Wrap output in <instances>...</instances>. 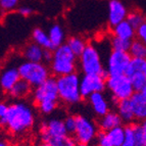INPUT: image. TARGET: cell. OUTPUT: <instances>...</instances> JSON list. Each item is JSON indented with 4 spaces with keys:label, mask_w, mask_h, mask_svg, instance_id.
I'll return each mask as SVG.
<instances>
[{
    "label": "cell",
    "mask_w": 146,
    "mask_h": 146,
    "mask_svg": "<svg viewBox=\"0 0 146 146\" xmlns=\"http://www.w3.org/2000/svg\"><path fill=\"white\" fill-rule=\"evenodd\" d=\"M34 123L35 115L30 105L21 101L9 104L4 128L10 133L15 135L25 134L34 126Z\"/></svg>",
    "instance_id": "1"
},
{
    "label": "cell",
    "mask_w": 146,
    "mask_h": 146,
    "mask_svg": "<svg viewBox=\"0 0 146 146\" xmlns=\"http://www.w3.org/2000/svg\"><path fill=\"white\" fill-rule=\"evenodd\" d=\"M33 102L43 115H50L57 108L59 102L57 81L50 77L43 84L35 88L32 93Z\"/></svg>",
    "instance_id": "2"
},
{
    "label": "cell",
    "mask_w": 146,
    "mask_h": 146,
    "mask_svg": "<svg viewBox=\"0 0 146 146\" xmlns=\"http://www.w3.org/2000/svg\"><path fill=\"white\" fill-rule=\"evenodd\" d=\"M77 56L66 43L53 50V59L50 63V72L57 77L76 73Z\"/></svg>",
    "instance_id": "3"
},
{
    "label": "cell",
    "mask_w": 146,
    "mask_h": 146,
    "mask_svg": "<svg viewBox=\"0 0 146 146\" xmlns=\"http://www.w3.org/2000/svg\"><path fill=\"white\" fill-rule=\"evenodd\" d=\"M58 97L61 102L68 105L77 104L83 99L80 92L81 78L77 73L56 78Z\"/></svg>",
    "instance_id": "4"
},
{
    "label": "cell",
    "mask_w": 146,
    "mask_h": 146,
    "mask_svg": "<svg viewBox=\"0 0 146 146\" xmlns=\"http://www.w3.org/2000/svg\"><path fill=\"white\" fill-rule=\"evenodd\" d=\"M21 79L27 81L33 88H36L43 84L48 78H50V68L44 62H32L24 61L17 66Z\"/></svg>",
    "instance_id": "5"
},
{
    "label": "cell",
    "mask_w": 146,
    "mask_h": 146,
    "mask_svg": "<svg viewBox=\"0 0 146 146\" xmlns=\"http://www.w3.org/2000/svg\"><path fill=\"white\" fill-rule=\"evenodd\" d=\"M79 64L84 75H101L107 77L99 51L92 44H88L86 46L84 52L79 57Z\"/></svg>",
    "instance_id": "6"
},
{
    "label": "cell",
    "mask_w": 146,
    "mask_h": 146,
    "mask_svg": "<svg viewBox=\"0 0 146 146\" xmlns=\"http://www.w3.org/2000/svg\"><path fill=\"white\" fill-rule=\"evenodd\" d=\"M106 88L111 93L112 101L115 104L119 100L130 99L135 93L131 80L127 75L107 76Z\"/></svg>",
    "instance_id": "7"
},
{
    "label": "cell",
    "mask_w": 146,
    "mask_h": 146,
    "mask_svg": "<svg viewBox=\"0 0 146 146\" xmlns=\"http://www.w3.org/2000/svg\"><path fill=\"white\" fill-rule=\"evenodd\" d=\"M98 132V126H96L92 119L81 115H77V129L74 134L77 143L89 145L96 139Z\"/></svg>",
    "instance_id": "8"
},
{
    "label": "cell",
    "mask_w": 146,
    "mask_h": 146,
    "mask_svg": "<svg viewBox=\"0 0 146 146\" xmlns=\"http://www.w3.org/2000/svg\"><path fill=\"white\" fill-rule=\"evenodd\" d=\"M132 57L129 52L111 50L107 59V76L126 75Z\"/></svg>",
    "instance_id": "9"
},
{
    "label": "cell",
    "mask_w": 146,
    "mask_h": 146,
    "mask_svg": "<svg viewBox=\"0 0 146 146\" xmlns=\"http://www.w3.org/2000/svg\"><path fill=\"white\" fill-rule=\"evenodd\" d=\"M106 76L84 75L80 81V92L83 99H87L91 94L103 92L106 88Z\"/></svg>",
    "instance_id": "10"
},
{
    "label": "cell",
    "mask_w": 146,
    "mask_h": 146,
    "mask_svg": "<svg viewBox=\"0 0 146 146\" xmlns=\"http://www.w3.org/2000/svg\"><path fill=\"white\" fill-rule=\"evenodd\" d=\"M66 135L68 134L64 127L63 119H57V117L50 119L47 122L42 123L40 127V137H41V141L43 142H48L52 138L63 137Z\"/></svg>",
    "instance_id": "11"
},
{
    "label": "cell",
    "mask_w": 146,
    "mask_h": 146,
    "mask_svg": "<svg viewBox=\"0 0 146 146\" xmlns=\"http://www.w3.org/2000/svg\"><path fill=\"white\" fill-rule=\"evenodd\" d=\"M128 9L121 0H110L108 3V23L110 27H115L123 21L127 20Z\"/></svg>",
    "instance_id": "12"
},
{
    "label": "cell",
    "mask_w": 146,
    "mask_h": 146,
    "mask_svg": "<svg viewBox=\"0 0 146 146\" xmlns=\"http://www.w3.org/2000/svg\"><path fill=\"white\" fill-rule=\"evenodd\" d=\"M20 80L21 76L19 73V68L13 66L5 68L0 73V89L8 94L11 88Z\"/></svg>",
    "instance_id": "13"
},
{
    "label": "cell",
    "mask_w": 146,
    "mask_h": 146,
    "mask_svg": "<svg viewBox=\"0 0 146 146\" xmlns=\"http://www.w3.org/2000/svg\"><path fill=\"white\" fill-rule=\"evenodd\" d=\"M91 108L97 117H102L110 111V103L103 92H96L87 98Z\"/></svg>",
    "instance_id": "14"
},
{
    "label": "cell",
    "mask_w": 146,
    "mask_h": 146,
    "mask_svg": "<svg viewBox=\"0 0 146 146\" xmlns=\"http://www.w3.org/2000/svg\"><path fill=\"white\" fill-rule=\"evenodd\" d=\"M135 121L143 122L146 119V96L141 92H135L130 98Z\"/></svg>",
    "instance_id": "15"
},
{
    "label": "cell",
    "mask_w": 146,
    "mask_h": 146,
    "mask_svg": "<svg viewBox=\"0 0 146 146\" xmlns=\"http://www.w3.org/2000/svg\"><path fill=\"white\" fill-rule=\"evenodd\" d=\"M122 125H123V121L119 117L117 110H110L106 115L99 117L97 126L100 131L107 132L110 131V130L113 129V128L122 126Z\"/></svg>",
    "instance_id": "16"
},
{
    "label": "cell",
    "mask_w": 146,
    "mask_h": 146,
    "mask_svg": "<svg viewBox=\"0 0 146 146\" xmlns=\"http://www.w3.org/2000/svg\"><path fill=\"white\" fill-rule=\"evenodd\" d=\"M112 35L117 38L125 40H130L133 41L136 37V30L132 27L128 21H123L119 24L115 25V27H112Z\"/></svg>",
    "instance_id": "17"
},
{
    "label": "cell",
    "mask_w": 146,
    "mask_h": 146,
    "mask_svg": "<svg viewBox=\"0 0 146 146\" xmlns=\"http://www.w3.org/2000/svg\"><path fill=\"white\" fill-rule=\"evenodd\" d=\"M43 50L44 49L35 42H30L23 49V56L27 61L43 62Z\"/></svg>",
    "instance_id": "18"
},
{
    "label": "cell",
    "mask_w": 146,
    "mask_h": 146,
    "mask_svg": "<svg viewBox=\"0 0 146 146\" xmlns=\"http://www.w3.org/2000/svg\"><path fill=\"white\" fill-rule=\"evenodd\" d=\"M115 105H117V112L119 113V117L122 119L123 123L127 125L133 124V122L135 121V115L130 99L119 100Z\"/></svg>",
    "instance_id": "19"
},
{
    "label": "cell",
    "mask_w": 146,
    "mask_h": 146,
    "mask_svg": "<svg viewBox=\"0 0 146 146\" xmlns=\"http://www.w3.org/2000/svg\"><path fill=\"white\" fill-rule=\"evenodd\" d=\"M33 93V87L28 83L27 81L21 79L13 87L11 88V90L8 92L11 98L15 99H23V98L29 97L30 95Z\"/></svg>",
    "instance_id": "20"
},
{
    "label": "cell",
    "mask_w": 146,
    "mask_h": 146,
    "mask_svg": "<svg viewBox=\"0 0 146 146\" xmlns=\"http://www.w3.org/2000/svg\"><path fill=\"white\" fill-rule=\"evenodd\" d=\"M48 36L50 41H51L53 50L57 48V47H59L60 45H62L64 43V40H66L64 30L58 24H54L50 27V29L48 31Z\"/></svg>",
    "instance_id": "21"
},
{
    "label": "cell",
    "mask_w": 146,
    "mask_h": 146,
    "mask_svg": "<svg viewBox=\"0 0 146 146\" xmlns=\"http://www.w3.org/2000/svg\"><path fill=\"white\" fill-rule=\"evenodd\" d=\"M32 40L43 49H51L53 50L51 41L49 39L48 33L44 31L41 28H35L32 32Z\"/></svg>",
    "instance_id": "22"
},
{
    "label": "cell",
    "mask_w": 146,
    "mask_h": 146,
    "mask_svg": "<svg viewBox=\"0 0 146 146\" xmlns=\"http://www.w3.org/2000/svg\"><path fill=\"white\" fill-rule=\"evenodd\" d=\"M66 44L68 45V47L72 49V51L75 53V55L77 57H80L81 54L83 53L85 50L86 46L88 44L85 41L84 38L79 36H72L66 40Z\"/></svg>",
    "instance_id": "23"
},
{
    "label": "cell",
    "mask_w": 146,
    "mask_h": 146,
    "mask_svg": "<svg viewBox=\"0 0 146 146\" xmlns=\"http://www.w3.org/2000/svg\"><path fill=\"white\" fill-rule=\"evenodd\" d=\"M106 134L111 142L112 146H121L125 140V136H126L125 127H123L122 125V126H119L117 128H113V129L107 131Z\"/></svg>",
    "instance_id": "24"
},
{
    "label": "cell",
    "mask_w": 146,
    "mask_h": 146,
    "mask_svg": "<svg viewBox=\"0 0 146 146\" xmlns=\"http://www.w3.org/2000/svg\"><path fill=\"white\" fill-rule=\"evenodd\" d=\"M146 72V59L132 57L129 68L127 70L126 75L130 77L135 73H145Z\"/></svg>",
    "instance_id": "25"
},
{
    "label": "cell",
    "mask_w": 146,
    "mask_h": 146,
    "mask_svg": "<svg viewBox=\"0 0 146 146\" xmlns=\"http://www.w3.org/2000/svg\"><path fill=\"white\" fill-rule=\"evenodd\" d=\"M129 53L131 57L146 59V45L138 39L133 40L131 43Z\"/></svg>",
    "instance_id": "26"
},
{
    "label": "cell",
    "mask_w": 146,
    "mask_h": 146,
    "mask_svg": "<svg viewBox=\"0 0 146 146\" xmlns=\"http://www.w3.org/2000/svg\"><path fill=\"white\" fill-rule=\"evenodd\" d=\"M132 41L130 40H125L117 38V37H112L110 39V46H111L112 50L115 51H124V52H129L130 47H131Z\"/></svg>",
    "instance_id": "27"
},
{
    "label": "cell",
    "mask_w": 146,
    "mask_h": 146,
    "mask_svg": "<svg viewBox=\"0 0 146 146\" xmlns=\"http://www.w3.org/2000/svg\"><path fill=\"white\" fill-rule=\"evenodd\" d=\"M132 82L135 92H141L144 86L146 85V75L145 73H135L129 77Z\"/></svg>",
    "instance_id": "28"
},
{
    "label": "cell",
    "mask_w": 146,
    "mask_h": 146,
    "mask_svg": "<svg viewBox=\"0 0 146 146\" xmlns=\"http://www.w3.org/2000/svg\"><path fill=\"white\" fill-rule=\"evenodd\" d=\"M127 21L130 23V25H131L132 27L136 30V29H138L143 23L146 22V19L140 11L134 10V11H131L128 13Z\"/></svg>",
    "instance_id": "29"
},
{
    "label": "cell",
    "mask_w": 146,
    "mask_h": 146,
    "mask_svg": "<svg viewBox=\"0 0 146 146\" xmlns=\"http://www.w3.org/2000/svg\"><path fill=\"white\" fill-rule=\"evenodd\" d=\"M47 143L51 144L52 146H76L77 141L71 135H66L63 137H57V138L50 139Z\"/></svg>",
    "instance_id": "30"
},
{
    "label": "cell",
    "mask_w": 146,
    "mask_h": 146,
    "mask_svg": "<svg viewBox=\"0 0 146 146\" xmlns=\"http://www.w3.org/2000/svg\"><path fill=\"white\" fill-rule=\"evenodd\" d=\"M133 126H134L135 146H146V135L144 134L141 126L137 124H133Z\"/></svg>",
    "instance_id": "31"
},
{
    "label": "cell",
    "mask_w": 146,
    "mask_h": 146,
    "mask_svg": "<svg viewBox=\"0 0 146 146\" xmlns=\"http://www.w3.org/2000/svg\"><path fill=\"white\" fill-rule=\"evenodd\" d=\"M63 123H64V127H66L68 134L73 136L77 129V115H66L63 119Z\"/></svg>",
    "instance_id": "32"
},
{
    "label": "cell",
    "mask_w": 146,
    "mask_h": 146,
    "mask_svg": "<svg viewBox=\"0 0 146 146\" xmlns=\"http://www.w3.org/2000/svg\"><path fill=\"white\" fill-rule=\"evenodd\" d=\"M126 136L125 140L121 146H135V138H134V126L133 124L127 125L125 127Z\"/></svg>",
    "instance_id": "33"
},
{
    "label": "cell",
    "mask_w": 146,
    "mask_h": 146,
    "mask_svg": "<svg viewBox=\"0 0 146 146\" xmlns=\"http://www.w3.org/2000/svg\"><path fill=\"white\" fill-rule=\"evenodd\" d=\"M95 140H96L97 146H112L111 142H110V140L107 137L106 132L104 131H100L99 130Z\"/></svg>",
    "instance_id": "34"
},
{
    "label": "cell",
    "mask_w": 146,
    "mask_h": 146,
    "mask_svg": "<svg viewBox=\"0 0 146 146\" xmlns=\"http://www.w3.org/2000/svg\"><path fill=\"white\" fill-rule=\"evenodd\" d=\"M19 0H0V8L4 11H9L17 8Z\"/></svg>",
    "instance_id": "35"
},
{
    "label": "cell",
    "mask_w": 146,
    "mask_h": 146,
    "mask_svg": "<svg viewBox=\"0 0 146 146\" xmlns=\"http://www.w3.org/2000/svg\"><path fill=\"white\" fill-rule=\"evenodd\" d=\"M9 104L5 101H0V126L4 128L5 126V117L7 115Z\"/></svg>",
    "instance_id": "36"
},
{
    "label": "cell",
    "mask_w": 146,
    "mask_h": 146,
    "mask_svg": "<svg viewBox=\"0 0 146 146\" xmlns=\"http://www.w3.org/2000/svg\"><path fill=\"white\" fill-rule=\"evenodd\" d=\"M136 38L146 45V22L136 29Z\"/></svg>",
    "instance_id": "37"
},
{
    "label": "cell",
    "mask_w": 146,
    "mask_h": 146,
    "mask_svg": "<svg viewBox=\"0 0 146 146\" xmlns=\"http://www.w3.org/2000/svg\"><path fill=\"white\" fill-rule=\"evenodd\" d=\"M17 12H19L22 17H28L34 13V9H33L32 7H30V6H22V7H20L19 9H17Z\"/></svg>",
    "instance_id": "38"
},
{
    "label": "cell",
    "mask_w": 146,
    "mask_h": 146,
    "mask_svg": "<svg viewBox=\"0 0 146 146\" xmlns=\"http://www.w3.org/2000/svg\"><path fill=\"white\" fill-rule=\"evenodd\" d=\"M53 59V50L51 49H44L43 50V62L51 63Z\"/></svg>",
    "instance_id": "39"
},
{
    "label": "cell",
    "mask_w": 146,
    "mask_h": 146,
    "mask_svg": "<svg viewBox=\"0 0 146 146\" xmlns=\"http://www.w3.org/2000/svg\"><path fill=\"white\" fill-rule=\"evenodd\" d=\"M141 128H142V130H143V132H144V134L146 135V119L145 121H143V122H141Z\"/></svg>",
    "instance_id": "40"
},
{
    "label": "cell",
    "mask_w": 146,
    "mask_h": 146,
    "mask_svg": "<svg viewBox=\"0 0 146 146\" xmlns=\"http://www.w3.org/2000/svg\"><path fill=\"white\" fill-rule=\"evenodd\" d=\"M36 146H52L51 144H49V143H47V142H43V141H41L40 143H38Z\"/></svg>",
    "instance_id": "41"
},
{
    "label": "cell",
    "mask_w": 146,
    "mask_h": 146,
    "mask_svg": "<svg viewBox=\"0 0 146 146\" xmlns=\"http://www.w3.org/2000/svg\"><path fill=\"white\" fill-rule=\"evenodd\" d=\"M0 146H9V145H8V144L6 143V142L1 141V140H0Z\"/></svg>",
    "instance_id": "42"
},
{
    "label": "cell",
    "mask_w": 146,
    "mask_h": 146,
    "mask_svg": "<svg viewBox=\"0 0 146 146\" xmlns=\"http://www.w3.org/2000/svg\"><path fill=\"white\" fill-rule=\"evenodd\" d=\"M141 93H142V94H143V95H145V96H146V85L144 86V88H143V89H142Z\"/></svg>",
    "instance_id": "43"
},
{
    "label": "cell",
    "mask_w": 146,
    "mask_h": 146,
    "mask_svg": "<svg viewBox=\"0 0 146 146\" xmlns=\"http://www.w3.org/2000/svg\"><path fill=\"white\" fill-rule=\"evenodd\" d=\"M76 146H89L88 144H82V143H77Z\"/></svg>",
    "instance_id": "44"
},
{
    "label": "cell",
    "mask_w": 146,
    "mask_h": 146,
    "mask_svg": "<svg viewBox=\"0 0 146 146\" xmlns=\"http://www.w3.org/2000/svg\"><path fill=\"white\" fill-rule=\"evenodd\" d=\"M145 75H146V72H145Z\"/></svg>",
    "instance_id": "45"
}]
</instances>
